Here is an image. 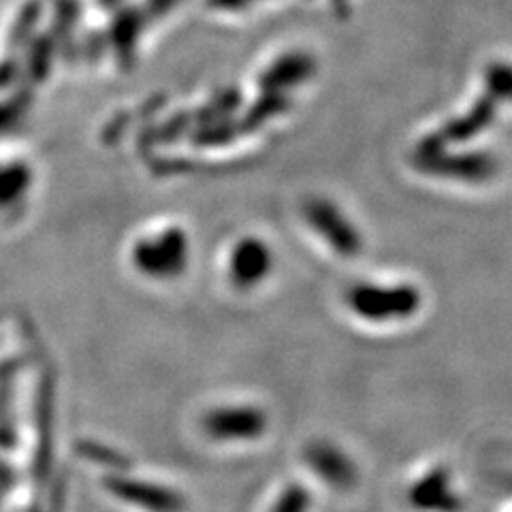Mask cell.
Returning a JSON list of instances; mask_svg holds the SVG:
<instances>
[{"mask_svg":"<svg viewBox=\"0 0 512 512\" xmlns=\"http://www.w3.org/2000/svg\"><path fill=\"white\" fill-rule=\"evenodd\" d=\"M201 429L214 442H254L265 436L267 414L248 404L218 406L203 416Z\"/></svg>","mask_w":512,"mask_h":512,"instance_id":"1","label":"cell"},{"mask_svg":"<svg viewBox=\"0 0 512 512\" xmlns=\"http://www.w3.org/2000/svg\"><path fill=\"white\" fill-rule=\"evenodd\" d=\"M107 489L114 493L118 500L148 512H182L186 506L178 491L139 478L116 476L109 480Z\"/></svg>","mask_w":512,"mask_h":512,"instance_id":"2","label":"cell"},{"mask_svg":"<svg viewBox=\"0 0 512 512\" xmlns=\"http://www.w3.org/2000/svg\"><path fill=\"white\" fill-rule=\"evenodd\" d=\"M408 502L416 512H461L463 500L453 487V478L444 468L425 472L408 489Z\"/></svg>","mask_w":512,"mask_h":512,"instance_id":"3","label":"cell"},{"mask_svg":"<svg viewBox=\"0 0 512 512\" xmlns=\"http://www.w3.org/2000/svg\"><path fill=\"white\" fill-rule=\"evenodd\" d=\"M306 466L333 489H350L357 485V466L338 444L318 440L306 448Z\"/></svg>","mask_w":512,"mask_h":512,"instance_id":"4","label":"cell"},{"mask_svg":"<svg viewBox=\"0 0 512 512\" xmlns=\"http://www.w3.org/2000/svg\"><path fill=\"white\" fill-rule=\"evenodd\" d=\"M310 508H312L310 491L293 483V485H286L278 493V498L274 504H271L269 512H310Z\"/></svg>","mask_w":512,"mask_h":512,"instance_id":"5","label":"cell"}]
</instances>
